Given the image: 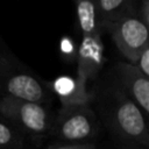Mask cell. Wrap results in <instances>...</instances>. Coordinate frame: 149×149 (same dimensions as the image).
<instances>
[{"instance_id":"obj_1","label":"cell","mask_w":149,"mask_h":149,"mask_svg":"<svg viewBox=\"0 0 149 149\" xmlns=\"http://www.w3.org/2000/svg\"><path fill=\"white\" fill-rule=\"evenodd\" d=\"M112 94L114 98V105L109 113L112 126L122 137L147 147L149 135L146 114L123 91H115Z\"/></svg>"},{"instance_id":"obj_2","label":"cell","mask_w":149,"mask_h":149,"mask_svg":"<svg viewBox=\"0 0 149 149\" xmlns=\"http://www.w3.org/2000/svg\"><path fill=\"white\" fill-rule=\"evenodd\" d=\"M102 26L108 28L116 48L132 64H135L141 52L149 47L148 26L136 14Z\"/></svg>"},{"instance_id":"obj_3","label":"cell","mask_w":149,"mask_h":149,"mask_svg":"<svg viewBox=\"0 0 149 149\" xmlns=\"http://www.w3.org/2000/svg\"><path fill=\"white\" fill-rule=\"evenodd\" d=\"M58 137L71 143H78L94 135L97 120L88 105L62 106L54 125Z\"/></svg>"},{"instance_id":"obj_4","label":"cell","mask_w":149,"mask_h":149,"mask_svg":"<svg viewBox=\"0 0 149 149\" xmlns=\"http://www.w3.org/2000/svg\"><path fill=\"white\" fill-rule=\"evenodd\" d=\"M0 113L31 134H43L50 128V116L42 104L5 95L0 99Z\"/></svg>"},{"instance_id":"obj_5","label":"cell","mask_w":149,"mask_h":149,"mask_svg":"<svg viewBox=\"0 0 149 149\" xmlns=\"http://www.w3.org/2000/svg\"><path fill=\"white\" fill-rule=\"evenodd\" d=\"M116 76L123 87L125 94L132 99L147 115L149 113V79L136 65L132 63H118Z\"/></svg>"},{"instance_id":"obj_6","label":"cell","mask_w":149,"mask_h":149,"mask_svg":"<svg viewBox=\"0 0 149 149\" xmlns=\"http://www.w3.org/2000/svg\"><path fill=\"white\" fill-rule=\"evenodd\" d=\"M3 85L7 95L19 100L42 104L48 97L42 83L27 73H15L8 77Z\"/></svg>"},{"instance_id":"obj_7","label":"cell","mask_w":149,"mask_h":149,"mask_svg":"<svg viewBox=\"0 0 149 149\" xmlns=\"http://www.w3.org/2000/svg\"><path fill=\"white\" fill-rule=\"evenodd\" d=\"M102 64V44L101 41L83 38L78 51V71L77 76L84 80L94 78Z\"/></svg>"},{"instance_id":"obj_8","label":"cell","mask_w":149,"mask_h":149,"mask_svg":"<svg viewBox=\"0 0 149 149\" xmlns=\"http://www.w3.org/2000/svg\"><path fill=\"white\" fill-rule=\"evenodd\" d=\"M52 85L62 106L88 105V101L91 100V94L86 90V80L79 76H77L76 79L70 77H59Z\"/></svg>"},{"instance_id":"obj_9","label":"cell","mask_w":149,"mask_h":149,"mask_svg":"<svg viewBox=\"0 0 149 149\" xmlns=\"http://www.w3.org/2000/svg\"><path fill=\"white\" fill-rule=\"evenodd\" d=\"M76 3L77 20L83 38L100 41L99 21L95 0H73Z\"/></svg>"},{"instance_id":"obj_10","label":"cell","mask_w":149,"mask_h":149,"mask_svg":"<svg viewBox=\"0 0 149 149\" xmlns=\"http://www.w3.org/2000/svg\"><path fill=\"white\" fill-rule=\"evenodd\" d=\"M135 0H95L99 26L135 14Z\"/></svg>"},{"instance_id":"obj_11","label":"cell","mask_w":149,"mask_h":149,"mask_svg":"<svg viewBox=\"0 0 149 149\" xmlns=\"http://www.w3.org/2000/svg\"><path fill=\"white\" fill-rule=\"evenodd\" d=\"M134 65H136V68L146 77H149V47L146 48L141 52V55L139 56V58H137V61Z\"/></svg>"},{"instance_id":"obj_12","label":"cell","mask_w":149,"mask_h":149,"mask_svg":"<svg viewBox=\"0 0 149 149\" xmlns=\"http://www.w3.org/2000/svg\"><path fill=\"white\" fill-rule=\"evenodd\" d=\"M13 140V132L12 129L3 122L0 121V147L7 146Z\"/></svg>"},{"instance_id":"obj_13","label":"cell","mask_w":149,"mask_h":149,"mask_svg":"<svg viewBox=\"0 0 149 149\" xmlns=\"http://www.w3.org/2000/svg\"><path fill=\"white\" fill-rule=\"evenodd\" d=\"M49 149H94V146L90 143H59V144H54Z\"/></svg>"},{"instance_id":"obj_14","label":"cell","mask_w":149,"mask_h":149,"mask_svg":"<svg viewBox=\"0 0 149 149\" xmlns=\"http://www.w3.org/2000/svg\"><path fill=\"white\" fill-rule=\"evenodd\" d=\"M142 12H143V14L140 16V19L143 21V23L146 26H148V23H149V21H148V17H149V15H148V0H143Z\"/></svg>"}]
</instances>
